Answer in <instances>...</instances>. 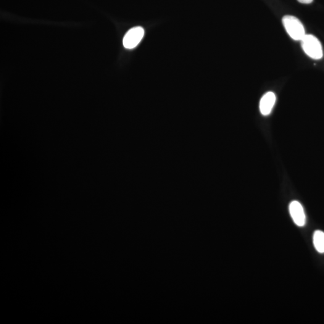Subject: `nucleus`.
<instances>
[{
    "instance_id": "obj_1",
    "label": "nucleus",
    "mask_w": 324,
    "mask_h": 324,
    "mask_svg": "<svg viewBox=\"0 0 324 324\" xmlns=\"http://www.w3.org/2000/svg\"><path fill=\"white\" fill-rule=\"evenodd\" d=\"M282 22L284 28L289 36L295 41H301L305 36L303 25L298 18L291 15H286L283 18Z\"/></svg>"
},
{
    "instance_id": "obj_2",
    "label": "nucleus",
    "mask_w": 324,
    "mask_h": 324,
    "mask_svg": "<svg viewBox=\"0 0 324 324\" xmlns=\"http://www.w3.org/2000/svg\"><path fill=\"white\" fill-rule=\"evenodd\" d=\"M302 49L308 56L315 60H320L323 57L322 44L315 36L312 34H305L302 39Z\"/></svg>"
},
{
    "instance_id": "obj_3",
    "label": "nucleus",
    "mask_w": 324,
    "mask_h": 324,
    "mask_svg": "<svg viewBox=\"0 0 324 324\" xmlns=\"http://www.w3.org/2000/svg\"><path fill=\"white\" fill-rule=\"evenodd\" d=\"M144 36V30L141 27L131 28L124 37L123 43L126 48H135L140 43Z\"/></svg>"
},
{
    "instance_id": "obj_4",
    "label": "nucleus",
    "mask_w": 324,
    "mask_h": 324,
    "mask_svg": "<svg viewBox=\"0 0 324 324\" xmlns=\"http://www.w3.org/2000/svg\"><path fill=\"white\" fill-rule=\"evenodd\" d=\"M289 212L292 219L297 226H304L305 224V215L303 207L299 202L294 201L289 205Z\"/></svg>"
},
{
    "instance_id": "obj_5",
    "label": "nucleus",
    "mask_w": 324,
    "mask_h": 324,
    "mask_svg": "<svg viewBox=\"0 0 324 324\" xmlns=\"http://www.w3.org/2000/svg\"><path fill=\"white\" fill-rule=\"evenodd\" d=\"M276 101V95L273 92H268L263 95L259 104L260 111L263 115L267 116L270 114L275 106Z\"/></svg>"
},
{
    "instance_id": "obj_6",
    "label": "nucleus",
    "mask_w": 324,
    "mask_h": 324,
    "mask_svg": "<svg viewBox=\"0 0 324 324\" xmlns=\"http://www.w3.org/2000/svg\"><path fill=\"white\" fill-rule=\"evenodd\" d=\"M313 244L316 250L321 254H324V233L317 231L313 234Z\"/></svg>"
},
{
    "instance_id": "obj_7",
    "label": "nucleus",
    "mask_w": 324,
    "mask_h": 324,
    "mask_svg": "<svg viewBox=\"0 0 324 324\" xmlns=\"http://www.w3.org/2000/svg\"><path fill=\"white\" fill-rule=\"evenodd\" d=\"M297 1L300 2V3L308 4L312 3L313 0H297Z\"/></svg>"
}]
</instances>
